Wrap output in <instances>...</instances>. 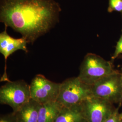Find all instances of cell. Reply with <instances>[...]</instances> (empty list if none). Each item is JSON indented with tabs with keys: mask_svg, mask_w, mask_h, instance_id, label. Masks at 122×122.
Here are the masks:
<instances>
[{
	"mask_svg": "<svg viewBox=\"0 0 122 122\" xmlns=\"http://www.w3.org/2000/svg\"><path fill=\"white\" fill-rule=\"evenodd\" d=\"M61 11L54 0H0V21L33 44L56 25Z\"/></svg>",
	"mask_w": 122,
	"mask_h": 122,
	"instance_id": "cell-1",
	"label": "cell"
},
{
	"mask_svg": "<svg viewBox=\"0 0 122 122\" xmlns=\"http://www.w3.org/2000/svg\"><path fill=\"white\" fill-rule=\"evenodd\" d=\"M117 71L111 61L96 54L89 53L80 66L78 77L83 83L92 86L101 79Z\"/></svg>",
	"mask_w": 122,
	"mask_h": 122,
	"instance_id": "cell-2",
	"label": "cell"
},
{
	"mask_svg": "<svg viewBox=\"0 0 122 122\" xmlns=\"http://www.w3.org/2000/svg\"><path fill=\"white\" fill-rule=\"evenodd\" d=\"M93 96L92 86L82 82L77 77L67 79L61 83L57 101L63 107L80 105Z\"/></svg>",
	"mask_w": 122,
	"mask_h": 122,
	"instance_id": "cell-3",
	"label": "cell"
},
{
	"mask_svg": "<svg viewBox=\"0 0 122 122\" xmlns=\"http://www.w3.org/2000/svg\"><path fill=\"white\" fill-rule=\"evenodd\" d=\"M31 99L30 85L23 80H9L0 88V104L10 106L13 113L17 112Z\"/></svg>",
	"mask_w": 122,
	"mask_h": 122,
	"instance_id": "cell-4",
	"label": "cell"
},
{
	"mask_svg": "<svg viewBox=\"0 0 122 122\" xmlns=\"http://www.w3.org/2000/svg\"><path fill=\"white\" fill-rule=\"evenodd\" d=\"M93 96L110 103L122 104V85L119 71H116L97 81L92 86Z\"/></svg>",
	"mask_w": 122,
	"mask_h": 122,
	"instance_id": "cell-5",
	"label": "cell"
},
{
	"mask_svg": "<svg viewBox=\"0 0 122 122\" xmlns=\"http://www.w3.org/2000/svg\"><path fill=\"white\" fill-rule=\"evenodd\" d=\"M60 86L61 83L52 81L43 75H37L30 84L31 98L41 105L56 101Z\"/></svg>",
	"mask_w": 122,
	"mask_h": 122,
	"instance_id": "cell-6",
	"label": "cell"
},
{
	"mask_svg": "<svg viewBox=\"0 0 122 122\" xmlns=\"http://www.w3.org/2000/svg\"><path fill=\"white\" fill-rule=\"evenodd\" d=\"M113 104L107 100L92 96L83 101L81 106L87 122H104L115 110Z\"/></svg>",
	"mask_w": 122,
	"mask_h": 122,
	"instance_id": "cell-7",
	"label": "cell"
},
{
	"mask_svg": "<svg viewBox=\"0 0 122 122\" xmlns=\"http://www.w3.org/2000/svg\"><path fill=\"white\" fill-rule=\"evenodd\" d=\"M7 27H5L4 30L0 34V52L4 57L5 62V68L1 81H9L6 73V65L7 58L14 52L19 50H22L25 52H28L27 48L28 41L25 38L15 39L9 35L6 31Z\"/></svg>",
	"mask_w": 122,
	"mask_h": 122,
	"instance_id": "cell-8",
	"label": "cell"
},
{
	"mask_svg": "<svg viewBox=\"0 0 122 122\" xmlns=\"http://www.w3.org/2000/svg\"><path fill=\"white\" fill-rule=\"evenodd\" d=\"M41 104L32 99L15 114L17 122H38L39 112Z\"/></svg>",
	"mask_w": 122,
	"mask_h": 122,
	"instance_id": "cell-9",
	"label": "cell"
},
{
	"mask_svg": "<svg viewBox=\"0 0 122 122\" xmlns=\"http://www.w3.org/2000/svg\"><path fill=\"white\" fill-rule=\"evenodd\" d=\"M62 108L57 101L41 105L38 122H54Z\"/></svg>",
	"mask_w": 122,
	"mask_h": 122,
	"instance_id": "cell-10",
	"label": "cell"
},
{
	"mask_svg": "<svg viewBox=\"0 0 122 122\" xmlns=\"http://www.w3.org/2000/svg\"><path fill=\"white\" fill-rule=\"evenodd\" d=\"M54 122H87L81 104L69 108L63 107Z\"/></svg>",
	"mask_w": 122,
	"mask_h": 122,
	"instance_id": "cell-11",
	"label": "cell"
},
{
	"mask_svg": "<svg viewBox=\"0 0 122 122\" xmlns=\"http://www.w3.org/2000/svg\"><path fill=\"white\" fill-rule=\"evenodd\" d=\"M117 11L122 15V0H109L108 12Z\"/></svg>",
	"mask_w": 122,
	"mask_h": 122,
	"instance_id": "cell-12",
	"label": "cell"
},
{
	"mask_svg": "<svg viewBox=\"0 0 122 122\" xmlns=\"http://www.w3.org/2000/svg\"><path fill=\"white\" fill-rule=\"evenodd\" d=\"M120 106L121 105H119L118 107L115 109L113 113L104 122H122L120 118L119 117L120 113H118V110Z\"/></svg>",
	"mask_w": 122,
	"mask_h": 122,
	"instance_id": "cell-13",
	"label": "cell"
},
{
	"mask_svg": "<svg viewBox=\"0 0 122 122\" xmlns=\"http://www.w3.org/2000/svg\"><path fill=\"white\" fill-rule=\"evenodd\" d=\"M121 54H122V34L116 46L115 51L112 57V60H115L116 58L120 56Z\"/></svg>",
	"mask_w": 122,
	"mask_h": 122,
	"instance_id": "cell-14",
	"label": "cell"
},
{
	"mask_svg": "<svg viewBox=\"0 0 122 122\" xmlns=\"http://www.w3.org/2000/svg\"><path fill=\"white\" fill-rule=\"evenodd\" d=\"M0 122H17L15 113H12L3 115L0 116Z\"/></svg>",
	"mask_w": 122,
	"mask_h": 122,
	"instance_id": "cell-15",
	"label": "cell"
},
{
	"mask_svg": "<svg viewBox=\"0 0 122 122\" xmlns=\"http://www.w3.org/2000/svg\"><path fill=\"white\" fill-rule=\"evenodd\" d=\"M120 74V76H121V83H122V68L120 71H119Z\"/></svg>",
	"mask_w": 122,
	"mask_h": 122,
	"instance_id": "cell-16",
	"label": "cell"
},
{
	"mask_svg": "<svg viewBox=\"0 0 122 122\" xmlns=\"http://www.w3.org/2000/svg\"><path fill=\"white\" fill-rule=\"evenodd\" d=\"M119 117L120 118V119H121V120L122 122V113L119 114Z\"/></svg>",
	"mask_w": 122,
	"mask_h": 122,
	"instance_id": "cell-17",
	"label": "cell"
},
{
	"mask_svg": "<svg viewBox=\"0 0 122 122\" xmlns=\"http://www.w3.org/2000/svg\"><path fill=\"white\" fill-rule=\"evenodd\" d=\"M119 57H120V58L122 59V55H120V56H119Z\"/></svg>",
	"mask_w": 122,
	"mask_h": 122,
	"instance_id": "cell-18",
	"label": "cell"
}]
</instances>
